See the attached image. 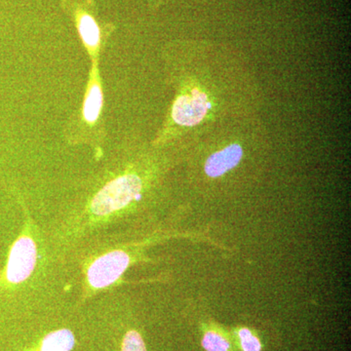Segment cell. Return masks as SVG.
Here are the masks:
<instances>
[{
  "instance_id": "cell-1",
  "label": "cell",
  "mask_w": 351,
  "mask_h": 351,
  "mask_svg": "<svg viewBox=\"0 0 351 351\" xmlns=\"http://www.w3.org/2000/svg\"><path fill=\"white\" fill-rule=\"evenodd\" d=\"M234 61L223 50L197 46L171 110L180 131L201 138L223 122L254 114V88Z\"/></svg>"
},
{
  "instance_id": "cell-4",
  "label": "cell",
  "mask_w": 351,
  "mask_h": 351,
  "mask_svg": "<svg viewBox=\"0 0 351 351\" xmlns=\"http://www.w3.org/2000/svg\"><path fill=\"white\" fill-rule=\"evenodd\" d=\"M36 263V247L34 240L23 237L13 245L7 267V279L12 283L25 280Z\"/></svg>"
},
{
  "instance_id": "cell-5",
  "label": "cell",
  "mask_w": 351,
  "mask_h": 351,
  "mask_svg": "<svg viewBox=\"0 0 351 351\" xmlns=\"http://www.w3.org/2000/svg\"><path fill=\"white\" fill-rule=\"evenodd\" d=\"M75 339L68 329L50 332L44 338L41 351H71L75 348Z\"/></svg>"
},
{
  "instance_id": "cell-10",
  "label": "cell",
  "mask_w": 351,
  "mask_h": 351,
  "mask_svg": "<svg viewBox=\"0 0 351 351\" xmlns=\"http://www.w3.org/2000/svg\"><path fill=\"white\" fill-rule=\"evenodd\" d=\"M161 0H152V3L154 4V6L159 5L160 4Z\"/></svg>"
},
{
  "instance_id": "cell-7",
  "label": "cell",
  "mask_w": 351,
  "mask_h": 351,
  "mask_svg": "<svg viewBox=\"0 0 351 351\" xmlns=\"http://www.w3.org/2000/svg\"><path fill=\"white\" fill-rule=\"evenodd\" d=\"M202 346L206 351H228L230 343L218 332L209 331L204 335Z\"/></svg>"
},
{
  "instance_id": "cell-8",
  "label": "cell",
  "mask_w": 351,
  "mask_h": 351,
  "mask_svg": "<svg viewBox=\"0 0 351 351\" xmlns=\"http://www.w3.org/2000/svg\"><path fill=\"white\" fill-rule=\"evenodd\" d=\"M240 343L243 351H261L262 345L257 337L252 334L250 330L247 328L240 330L239 332Z\"/></svg>"
},
{
  "instance_id": "cell-3",
  "label": "cell",
  "mask_w": 351,
  "mask_h": 351,
  "mask_svg": "<svg viewBox=\"0 0 351 351\" xmlns=\"http://www.w3.org/2000/svg\"><path fill=\"white\" fill-rule=\"evenodd\" d=\"M130 258L122 251H113L97 258L88 269V281L92 287H108L125 271Z\"/></svg>"
},
{
  "instance_id": "cell-9",
  "label": "cell",
  "mask_w": 351,
  "mask_h": 351,
  "mask_svg": "<svg viewBox=\"0 0 351 351\" xmlns=\"http://www.w3.org/2000/svg\"><path fill=\"white\" fill-rule=\"evenodd\" d=\"M122 351H147L144 341L136 331L127 332L122 343Z\"/></svg>"
},
{
  "instance_id": "cell-6",
  "label": "cell",
  "mask_w": 351,
  "mask_h": 351,
  "mask_svg": "<svg viewBox=\"0 0 351 351\" xmlns=\"http://www.w3.org/2000/svg\"><path fill=\"white\" fill-rule=\"evenodd\" d=\"M101 106H103V93L98 84H94L90 88L89 93L85 100L83 114L85 119L89 122H95L100 114Z\"/></svg>"
},
{
  "instance_id": "cell-2",
  "label": "cell",
  "mask_w": 351,
  "mask_h": 351,
  "mask_svg": "<svg viewBox=\"0 0 351 351\" xmlns=\"http://www.w3.org/2000/svg\"><path fill=\"white\" fill-rule=\"evenodd\" d=\"M142 188V181L138 176H121L97 193L92 201V212L97 216H106L122 209L140 195Z\"/></svg>"
}]
</instances>
